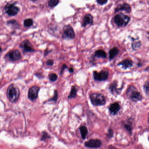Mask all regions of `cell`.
Listing matches in <instances>:
<instances>
[{
  "mask_svg": "<svg viewBox=\"0 0 149 149\" xmlns=\"http://www.w3.org/2000/svg\"><path fill=\"white\" fill-rule=\"evenodd\" d=\"M20 90L15 84H11L8 88L7 95L10 101L14 103L18 101L20 96Z\"/></svg>",
  "mask_w": 149,
  "mask_h": 149,
  "instance_id": "obj_1",
  "label": "cell"
},
{
  "mask_svg": "<svg viewBox=\"0 0 149 149\" xmlns=\"http://www.w3.org/2000/svg\"><path fill=\"white\" fill-rule=\"evenodd\" d=\"M126 94L128 98L133 102L141 101L143 98L141 93L133 85H131L129 87Z\"/></svg>",
  "mask_w": 149,
  "mask_h": 149,
  "instance_id": "obj_2",
  "label": "cell"
},
{
  "mask_svg": "<svg viewBox=\"0 0 149 149\" xmlns=\"http://www.w3.org/2000/svg\"><path fill=\"white\" fill-rule=\"evenodd\" d=\"M90 99L92 104L95 106H103L106 103L105 97L101 93H95L90 94Z\"/></svg>",
  "mask_w": 149,
  "mask_h": 149,
  "instance_id": "obj_3",
  "label": "cell"
},
{
  "mask_svg": "<svg viewBox=\"0 0 149 149\" xmlns=\"http://www.w3.org/2000/svg\"><path fill=\"white\" fill-rule=\"evenodd\" d=\"M130 17L124 14L120 13L115 15L114 22L119 27H125L130 22Z\"/></svg>",
  "mask_w": 149,
  "mask_h": 149,
  "instance_id": "obj_4",
  "label": "cell"
},
{
  "mask_svg": "<svg viewBox=\"0 0 149 149\" xmlns=\"http://www.w3.org/2000/svg\"><path fill=\"white\" fill-rule=\"evenodd\" d=\"M75 37L74 31L70 25H65L63 29L62 38L64 40L74 39Z\"/></svg>",
  "mask_w": 149,
  "mask_h": 149,
  "instance_id": "obj_5",
  "label": "cell"
},
{
  "mask_svg": "<svg viewBox=\"0 0 149 149\" xmlns=\"http://www.w3.org/2000/svg\"><path fill=\"white\" fill-rule=\"evenodd\" d=\"M109 71L102 70L100 72L94 71L93 72V78L97 81H104L109 78Z\"/></svg>",
  "mask_w": 149,
  "mask_h": 149,
  "instance_id": "obj_6",
  "label": "cell"
},
{
  "mask_svg": "<svg viewBox=\"0 0 149 149\" xmlns=\"http://www.w3.org/2000/svg\"><path fill=\"white\" fill-rule=\"evenodd\" d=\"M5 58L9 61H18L21 59V54L18 50H13L6 54Z\"/></svg>",
  "mask_w": 149,
  "mask_h": 149,
  "instance_id": "obj_7",
  "label": "cell"
},
{
  "mask_svg": "<svg viewBox=\"0 0 149 149\" xmlns=\"http://www.w3.org/2000/svg\"><path fill=\"white\" fill-rule=\"evenodd\" d=\"M4 11L9 16L16 15L20 11L19 7L15 6V3L8 4L4 7Z\"/></svg>",
  "mask_w": 149,
  "mask_h": 149,
  "instance_id": "obj_8",
  "label": "cell"
},
{
  "mask_svg": "<svg viewBox=\"0 0 149 149\" xmlns=\"http://www.w3.org/2000/svg\"><path fill=\"white\" fill-rule=\"evenodd\" d=\"M124 84L120 88H118V82L116 80H114L109 85V89L110 91L111 94L113 95L116 96L119 95L122 92L123 87Z\"/></svg>",
  "mask_w": 149,
  "mask_h": 149,
  "instance_id": "obj_9",
  "label": "cell"
},
{
  "mask_svg": "<svg viewBox=\"0 0 149 149\" xmlns=\"http://www.w3.org/2000/svg\"><path fill=\"white\" fill-rule=\"evenodd\" d=\"M20 47L22 50L23 52L25 53H32L35 51L32 44L27 39L23 41L20 45Z\"/></svg>",
  "mask_w": 149,
  "mask_h": 149,
  "instance_id": "obj_10",
  "label": "cell"
},
{
  "mask_svg": "<svg viewBox=\"0 0 149 149\" xmlns=\"http://www.w3.org/2000/svg\"><path fill=\"white\" fill-rule=\"evenodd\" d=\"M40 88L37 85L31 88L28 92V98L31 101H34L37 99L38 95V93Z\"/></svg>",
  "mask_w": 149,
  "mask_h": 149,
  "instance_id": "obj_11",
  "label": "cell"
},
{
  "mask_svg": "<svg viewBox=\"0 0 149 149\" xmlns=\"http://www.w3.org/2000/svg\"><path fill=\"white\" fill-rule=\"evenodd\" d=\"M115 13L120 11H125L128 13H130L132 11V8L130 4L126 2H124L122 4H119L115 8Z\"/></svg>",
  "mask_w": 149,
  "mask_h": 149,
  "instance_id": "obj_12",
  "label": "cell"
},
{
  "mask_svg": "<svg viewBox=\"0 0 149 149\" xmlns=\"http://www.w3.org/2000/svg\"><path fill=\"white\" fill-rule=\"evenodd\" d=\"M102 143L101 141L97 139H91L84 143V146L90 148H98L101 147Z\"/></svg>",
  "mask_w": 149,
  "mask_h": 149,
  "instance_id": "obj_13",
  "label": "cell"
},
{
  "mask_svg": "<svg viewBox=\"0 0 149 149\" xmlns=\"http://www.w3.org/2000/svg\"><path fill=\"white\" fill-rule=\"evenodd\" d=\"M94 23L93 17L91 14H86L83 18L81 26L82 27H86L88 25H92Z\"/></svg>",
  "mask_w": 149,
  "mask_h": 149,
  "instance_id": "obj_14",
  "label": "cell"
},
{
  "mask_svg": "<svg viewBox=\"0 0 149 149\" xmlns=\"http://www.w3.org/2000/svg\"><path fill=\"white\" fill-rule=\"evenodd\" d=\"M133 65V62L131 59H124L122 61H121L118 63L117 66H122V69L124 70L130 68Z\"/></svg>",
  "mask_w": 149,
  "mask_h": 149,
  "instance_id": "obj_15",
  "label": "cell"
},
{
  "mask_svg": "<svg viewBox=\"0 0 149 149\" xmlns=\"http://www.w3.org/2000/svg\"><path fill=\"white\" fill-rule=\"evenodd\" d=\"M120 109V106L119 103L114 102L109 106V112L112 115H115L119 112Z\"/></svg>",
  "mask_w": 149,
  "mask_h": 149,
  "instance_id": "obj_16",
  "label": "cell"
},
{
  "mask_svg": "<svg viewBox=\"0 0 149 149\" xmlns=\"http://www.w3.org/2000/svg\"><path fill=\"white\" fill-rule=\"evenodd\" d=\"M119 52L120 50L117 47H114L111 49L109 52V60H112L119 54Z\"/></svg>",
  "mask_w": 149,
  "mask_h": 149,
  "instance_id": "obj_17",
  "label": "cell"
},
{
  "mask_svg": "<svg viewBox=\"0 0 149 149\" xmlns=\"http://www.w3.org/2000/svg\"><path fill=\"white\" fill-rule=\"evenodd\" d=\"M94 57L106 59L107 57L106 53L102 50H96L94 54Z\"/></svg>",
  "mask_w": 149,
  "mask_h": 149,
  "instance_id": "obj_18",
  "label": "cell"
},
{
  "mask_svg": "<svg viewBox=\"0 0 149 149\" xmlns=\"http://www.w3.org/2000/svg\"><path fill=\"white\" fill-rule=\"evenodd\" d=\"M77 90L76 87L74 86H72L71 88L70 93L68 96V98L69 99L75 98L77 95Z\"/></svg>",
  "mask_w": 149,
  "mask_h": 149,
  "instance_id": "obj_19",
  "label": "cell"
},
{
  "mask_svg": "<svg viewBox=\"0 0 149 149\" xmlns=\"http://www.w3.org/2000/svg\"><path fill=\"white\" fill-rule=\"evenodd\" d=\"M81 136L83 140H85L86 138V136L88 133V130L86 126H81L80 128Z\"/></svg>",
  "mask_w": 149,
  "mask_h": 149,
  "instance_id": "obj_20",
  "label": "cell"
},
{
  "mask_svg": "<svg viewBox=\"0 0 149 149\" xmlns=\"http://www.w3.org/2000/svg\"><path fill=\"white\" fill-rule=\"evenodd\" d=\"M7 24L14 29H17L19 27V24L15 20H12L7 22Z\"/></svg>",
  "mask_w": 149,
  "mask_h": 149,
  "instance_id": "obj_21",
  "label": "cell"
},
{
  "mask_svg": "<svg viewBox=\"0 0 149 149\" xmlns=\"http://www.w3.org/2000/svg\"><path fill=\"white\" fill-rule=\"evenodd\" d=\"M142 46V42L141 41H139L137 42L133 41L132 43V48L134 50H137L139 48L141 47Z\"/></svg>",
  "mask_w": 149,
  "mask_h": 149,
  "instance_id": "obj_22",
  "label": "cell"
},
{
  "mask_svg": "<svg viewBox=\"0 0 149 149\" xmlns=\"http://www.w3.org/2000/svg\"><path fill=\"white\" fill-rule=\"evenodd\" d=\"M123 125L126 130L129 132V133L130 135H131L132 134V123L130 122H128L127 123H125Z\"/></svg>",
  "mask_w": 149,
  "mask_h": 149,
  "instance_id": "obj_23",
  "label": "cell"
},
{
  "mask_svg": "<svg viewBox=\"0 0 149 149\" xmlns=\"http://www.w3.org/2000/svg\"><path fill=\"white\" fill-rule=\"evenodd\" d=\"M59 0H51L48 1V5L50 8H54L57 6L59 3Z\"/></svg>",
  "mask_w": 149,
  "mask_h": 149,
  "instance_id": "obj_24",
  "label": "cell"
},
{
  "mask_svg": "<svg viewBox=\"0 0 149 149\" xmlns=\"http://www.w3.org/2000/svg\"><path fill=\"white\" fill-rule=\"evenodd\" d=\"M33 19H25L24 21V25L25 27H29L33 25Z\"/></svg>",
  "mask_w": 149,
  "mask_h": 149,
  "instance_id": "obj_25",
  "label": "cell"
},
{
  "mask_svg": "<svg viewBox=\"0 0 149 149\" xmlns=\"http://www.w3.org/2000/svg\"><path fill=\"white\" fill-rule=\"evenodd\" d=\"M149 81L147 80V81H146L145 83H144V84L143 85V88L144 91L145 92V94H147V95H149Z\"/></svg>",
  "mask_w": 149,
  "mask_h": 149,
  "instance_id": "obj_26",
  "label": "cell"
},
{
  "mask_svg": "<svg viewBox=\"0 0 149 149\" xmlns=\"http://www.w3.org/2000/svg\"><path fill=\"white\" fill-rule=\"evenodd\" d=\"M49 77L50 80L52 82H55L58 79L57 75L55 73L50 74L49 76Z\"/></svg>",
  "mask_w": 149,
  "mask_h": 149,
  "instance_id": "obj_27",
  "label": "cell"
},
{
  "mask_svg": "<svg viewBox=\"0 0 149 149\" xmlns=\"http://www.w3.org/2000/svg\"><path fill=\"white\" fill-rule=\"evenodd\" d=\"M58 99V92L56 90H55L54 91V94L53 97H52L51 99L50 100V101H53L54 102H56L57 101Z\"/></svg>",
  "mask_w": 149,
  "mask_h": 149,
  "instance_id": "obj_28",
  "label": "cell"
},
{
  "mask_svg": "<svg viewBox=\"0 0 149 149\" xmlns=\"http://www.w3.org/2000/svg\"><path fill=\"white\" fill-rule=\"evenodd\" d=\"M96 2L100 5H103L108 2V0H97Z\"/></svg>",
  "mask_w": 149,
  "mask_h": 149,
  "instance_id": "obj_29",
  "label": "cell"
},
{
  "mask_svg": "<svg viewBox=\"0 0 149 149\" xmlns=\"http://www.w3.org/2000/svg\"><path fill=\"white\" fill-rule=\"evenodd\" d=\"M68 69V67H67V65H66V64H63V66H62V67H61V70H60V75H62L63 74L64 71L65 69Z\"/></svg>",
  "mask_w": 149,
  "mask_h": 149,
  "instance_id": "obj_30",
  "label": "cell"
},
{
  "mask_svg": "<svg viewBox=\"0 0 149 149\" xmlns=\"http://www.w3.org/2000/svg\"><path fill=\"white\" fill-rule=\"evenodd\" d=\"M46 64L49 66H52L54 64V61L53 59H48L46 62Z\"/></svg>",
  "mask_w": 149,
  "mask_h": 149,
  "instance_id": "obj_31",
  "label": "cell"
},
{
  "mask_svg": "<svg viewBox=\"0 0 149 149\" xmlns=\"http://www.w3.org/2000/svg\"><path fill=\"white\" fill-rule=\"evenodd\" d=\"M113 136V131L111 128H110L108 130V136L109 137L112 138Z\"/></svg>",
  "mask_w": 149,
  "mask_h": 149,
  "instance_id": "obj_32",
  "label": "cell"
},
{
  "mask_svg": "<svg viewBox=\"0 0 149 149\" xmlns=\"http://www.w3.org/2000/svg\"><path fill=\"white\" fill-rule=\"evenodd\" d=\"M50 137V136H49V135H48L47 133H46L45 132V134H43V136H42V140H45L46 139H47V138H49Z\"/></svg>",
  "mask_w": 149,
  "mask_h": 149,
  "instance_id": "obj_33",
  "label": "cell"
},
{
  "mask_svg": "<svg viewBox=\"0 0 149 149\" xmlns=\"http://www.w3.org/2000/svg\"><path fill=\"white\" fill-rule=\"evenodd\" d=\"M108 149H118L116 147H115V146H113L110 145L109 146Z\"/></svg>",
  "mask_w": 149,
  "mask_h": 149,
  "instance_id": "obj_34",
  "label": "cell"
},
{
  "mask_svg": "<svg viewBox=\"0 0 149 149\" xmlns=\"http://www.w3.org/2000/svg\"><path fill=\"white\" fill-rule=\"evenodd\" d=\"M68 71L70 73H73L74 72V69L73 67H71L68 69Z\"/></svg>",
  "mask_w": 149,
  "mask_h": 149,
  "instance_id": "obj_35",
  "label": "cell"
},
{
  "mask_svg": "<svg viewBox=\"0 0 149 149\" xmlns=\"http://www.w3.org/2000/svg\"><path fill=\"white\" fill-rule=\"evenodd\" d=\"M46 52V53H45V56H46L48 54H49L50 53V52H51V51H47V50H46L45 51V52Z\"/></svg>",
  "mask_w": 149,
  "mask_h": 149,
  "instance_id": "obj_36",
  "label": "cell"
},
{
  "mask_svg": "<svg viewBox=\"0 0 149 149\" xmlns=\"http://www.w3.org/2000/svg\"><path fill=\"white\" fill-rule=\"evenodd\" d=\"M137 66L138 67H141L142 66V64L141 63H137Z\"/></svg>",
  "mask_w": 149,
  "mask_h": 149,
  "instance_id": "obj_37",
  "label": "cell"
},
{
  "mask_svg": "<svg viewBox=\"0 0 149 149\" xmlns=\"http://www.w3.org/2000/svg\"><path fill=\"white\" fill-rule=\"evenodd\" d=\"M144 71H147V72L149 71V66H148L146 69H144Z\"/></svg>",
  "mask_w": 149,
  "mask_h": 149,
  "instance_id": "obj_38",
  "label": "cell"
},
{
  "mask_svg": "<svg viewBox=\"0 0 149 149\" xmlns=\"http://www.w3.org/2000/svg\"><path fill=\"white\" fill-rule=\"evenodd\" d=\"M1 51H2V49L0 47V52H1Z\"/></svg>",
  "mask_w": 149,
  "mask_h": 149,
  "instance_id": "obj_39",
  "label": "cell"
},
{
  "mask_svg": "<svg viewBox=\"0 0 149 149\" xmlns=\"http://www.w3.org/2000/svg\"></svg>",
  "mask_w": 149,
  "mask_h": 149,
  "instance_id": "obj_40",
  "label": "cell"
}]
</instances>
